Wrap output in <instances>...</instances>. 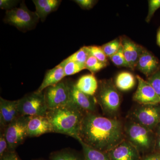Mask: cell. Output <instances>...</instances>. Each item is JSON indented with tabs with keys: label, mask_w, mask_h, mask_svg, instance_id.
Masks as SVG:
<instances>
[{
	"label": "cell",
	"mask_w": 160,
	"mask_h": 160,
	"mask_svg": "<svg viewBox=\"0 0 160 160\" xmlns=\"http://www.w3.org/2000/svg\"><path fill=\"white\" fill-rule=\"evenodd\" d=\"M109 58L112 62L117 67H126V68L130 69V66L124 56L122 44H121V46L117 52Z\"/></svg>",
	"instance_id": "cell-26"
},
{
	"label": "cell",
	"mask_w": 160,
	"mask_h": 160,
	"mask_svg": "<svg viewBox=\"0 0 160 160\" xmlns=\"http://www.w3.org/2000/svg\"><path fill=\"white\" fill-rule=\"evenodd\" d=\"M94 96L104 114L110 118L117 114L121 105L122 97L112 80L100 81Z\"/></svg>",
	"instance_id": "cell-3"
},
{
	"label": "cell",
	"mask_w": 160,
	"mask_h": 160,
	"mask_svg": "<svg viewBox=\"0 0 160 160\" xmlns=\"http://www.w3.org/2000/svg\"><path fill=\"white\" fill-rule=\"evenodd\" d=\"M30 117L20 116L4 128L8 143L7 151H15L28 138L27 124Z\"/></svg>",
	"instance_id": "cell-7"
},
{
	"label": "cell",
	"mask_w": 160,
	"mask_h": 160,
	"mask_svg": "<svg viewBox=\"0 0 160 160\" xmlns=\"http://www.w3.org/2000/svg\"><path fill=\"white\" fill-rule=\"evenodd\" d=\"M138 87L133 94V100L141 105L160 104V97L147 81L136 76Z\"/></svg>",
	"instance_id": "cell-10"
},
{
	"label": "cell",
	"mask_w": 160,
	"mask_h": 160,
	"mask_svg": "<svg viewBox=\"0 0 160 160\" xmlns=\"http://www.w3.org/2000/svg\"><path fill=\"white\" fill-rule=\"evenodd\" d=\"M90 55L87 46H85L80 48L78 50L66 59L69 61H74L80 64L85 65L87 59Z\"/></svg>",
	"instance_id": "cell-24"
},
{
	"label": "cell",
	"mask_w": 160,
	"mask_h": 160,
	"mask_svg": "<svg viewBox=\"0 0 160 160\" xmlns=\"http://www.w3.org/2000/svg\"><path fill=\"white\" fill-rule=\"evenodd\" d=\"M157 44L160 47V26L158 29L157 33Z\"/></svg>",
	"instance_id": "cell-38"
},
{
	"label": "cell",
	"mask_w": 160,
	"mask_h": 160,
	"mask_svg": "<svg viewBox=\"0 0 160 160\" xmlns=\"http://www.w3.org/2000/svg\"></svg>",
	"instance_id": "cell-40"
},
{
	"label": "cell",
	"mask_w": 160,
	"mask_h": 160,
	"mask_svg": "<svg viewBox=\"0 0 160 160\" xmlns=\"http://www.w3.org/2000/svg\"><path fill=\"white\" fill-rule=\"evenodd\" d=\"M75 84L79 90L90 96L95 95L98 87V82L92 73L82 76Z\"/></svg>",
	"instance_id": "cell-18"
},
{
	"label": "cell",
	"mask_w": 160,
	"mask_h": 160,
	"mask_svg": "<svg viewBox=\"0 0 160 160\" xmlns=\"http://www.w3.org/2000/svg\"><path fill=\"white\" fill-rule=\"evenodd\" d=\"M157 134L158 136H160V123L157 127Z\"/></svg>",
	"instance_id": "cell-39"
},
{
	"label": "cell",
	"mask_w": 160,
	"mask_h": 160,
	"mask_svg": "<svg viewBox=\"0 0 160 160\" xmlns=\"http://www.w3.org/2000/svg\"><path fill=\"white\" fill-rule=\"evenodd\" d=\"M20 117L18 109V100L9 101L0 98V126L6 128Z\"/></svg>",
	"instance_id": "cell-14"
},
{
	"label": "cell",
	"mask_w": 160,
	"mask_h": 160,
	"mask_svg": "<svg viewBox=\"0 0 160 160\" xmlns=\"http://www.w3.org/2000/svg\"><path fill=\"white\" fill-rule=\"evenodd\" d=\"M50 160H85L78 152L72 149H64L54 152L50 155Z\"/></svg>",
	"instance_id": "cell-21"
},
{
	"label": "cell",
	"mask_w": 160,
	"mask_h": 160,
	"mask_svg": "<svg viewBox=\"0 0 160 160\" xmlns=\"http://www.w3.org/2000/svg\"><path fill=\"white\" fill-rule=\"evenodd\" d=\"M71 102L84 113L96 112L97 100L94 96L84 93L77 88L75 84L71 83Z\"/></svg>",
	"instance_id": "cell-11"
},
{
	"label": "cell",
	"mask_w": 160,
	"mask_h": 160,
	"mask_svg": "<svg viewBox=\"0 0 160 160\" xmlns=\"http://www.w3.org/2000/svg\"><path fill=\"white\" fill-rule=\"evenodd\" d=\"M61 2L62 1L58 0H53V2L46 6L39 15L38 16L40 19L42 21H45L48 15L52 12L55 11L58 9Z\"/></svg>",
	"instance_id": "cell-28"
},
{
	"label": "cell",
	"mask_w": 160,
	"mask_h": 160,
	"mask_svg": "<svg viewBox=\"0 0 160 160\" xmlns=\"http://www.w3.org/2000/svg\"><path fill=\"white\" fill-rule=\"evenodd\" d=\"M121 45V39L119 38L104 44L101 47L106 56L110 58L117 52Z\"/></svg>",
	"instance_id": "cell-25"
},
{
	"label": "cell",
	"mask_w": 160,
	"mask_h": 160,
	"mask_svg": "<svg viewBox=\"0 0 160 160\" xmlns=\"http://www.w3.org/2000/svg\"><path fill=\"white\" fill-rule=\"evenodd\" d=\"M85 114L70 102L66 106L48 109L46 117L53 132L66 135L77 140Z\"/></svg>",
	"instance_id": "cell-2"
},
{
	"label": "cell",
	"mask_w": 160,
	"mask_h": 160,
	"mask_svg": "<svg viewBox=\"0 0 160 160\" xmlns=\"http://www.w3.org/2000/svg\"><path fill=\"white\" fill-rule=\"evenodd\" d=\"M64 68L65 76L72 75L86 69L85 65L66 59L61 63Z\"/></svg>",
	"instance_id": "cell-22"
},
{
	"label": "cell",
	"mask_w": 160,
	"mask_h": 160,
	"mask_svg": "<svg viewBox=\"0 0 160 160\" xmlns=\"http://www.w3.org/2000/svg\"><path fill=\"white\" fill-rule=\"evenodd\" d=\"M19 2L17 0H0V8L6 11L11 10L16 8Z\"/></svg>",
	"instance_id": "cell-33"
},
{
	"label": "cell",
	"mask_w": 160,
	"mask_h": 160,
	"mask_svg": "<svg viewBox=\"0 0 160 160\" xmlns=\"http://www.w3.org/2000/svg\"><path fill=\"white\" fill-rule=\"evenodd\" d=\"M82 147L85 160H110L107 152L95 149L83 142L79 138L77 140Z\"/></svg>",
	"instance_id": "cell-20"
},
{
	"label": "cell",
	"mask_w": 160,
	"mask_h": 160,
	"mask_svg": "<svg viewBox=\"0 0 160 160\" xmlns=\"http://www.w3.org/2000/svg\"><path fill=\"white\" fill-rule=\"evenodd\" d=\"M1 160H22L18 155L16 151H7L0 158Z\"/></svg>",
	"instance_id": "cell-35"
},
{
	"label": "cell",
	"mask_w": 160,
	"mask_h": 160,
	"mask_svg": "<svg viewBox=\"0 0 160 160\" xmlns=\"http://www.w3.org/2000/svg\"><path fill=\"white\" fill-rule=\"evenodd\" d=\"M132 121L153 130L160 123V104L141 105L132 111Z\"/></svg>",
	"instance_id": "cell-9"
},
{
	"label": "cell",
	"mask_w": 160,
	"mask_h": 160,
	"mask_svg": "<svg viewBox=\"0 0 160 160\" xmlns=\"http://www.w3.org/2000/svg\"><path fill=\"white\" fill-rule=\"evenodd\" d=\"M142 160H160V153L156 152L150 153L143 158Z\"/></svg>",
	"instance_id": "cell-36"
},
{
	"label": "cell",
	"mask_w": 160,
	"mask_h": 160,
	"mask_svg": "<svg viewBox=\"0 0 160 160\" xmlns=\"http://www.w3.org/2000/svg\"><path fill=\"white\" fill-rule=\"evenodd\" d=\"M124 130L126 140L139 152L145 153L154 149L156 138L153 130L132 121L126 123Z\"/></svg>",
	"instance_id": "cell-4"
},
{
	"label": "cell",
	"mask_w": 160,
	"mask_h": 160,
	"mask_svg": "<svg viewBox=\"0 0 160 160\" xmlns=\"http://www.w3.org/2000/svg\"><path fill=\"white\" fill-rule=\"evenodd\" d=\"M81 8L84 9H90L94 6L97 2L93 0H76L74 1Z\"/></svg>",
	"instance_id": "cell-34"
},
{
	"label": "cell",
	"mask_w": 160,
	"mask_h": 160,
	"mask_svg": "<svg viewBox=\"0 0 160 160\" xmlns=\"http://www.w3.org/2000/svg\"><path fill=\"white\" fill-rule=\"evenodd\" d=\"M40 18L36 12L30 11L22 1L18 8L6 11L4 21L15 26L20 31L25 32L34 29Z\"/></svg>",
	"instance_id": "cell-5"
},
{
	"label": "cell",
	"mask_w": 160,
	"mask_h": 160,
	"mask_svg": "<svg viewBox=\"0 0 160 160\" xmlns=\"http://www.w3.org/2000/svg\"><path fill=\"white\" fill-rule=\"evenodd\" d=\"M53 0H34L32 1L36 7L37 14L39 15L43 9L53 2Z\"/></svg>",
	"instance_id": "cell-32"
},
{
	"label": "cell",
	"mask_w": 160,
	"mask_h": 160,
	"mask_svg": "<svg viewBox=\"0 0 160 160\" xmlns=\"http://www.w3.org/2000/svg\"><path fill=\"white\" fill-rule=\"evenodd\" d=\"M124 127L120 120L96 112L85 113L79 138L95 149L107 152L124 141Z\"/></svg>",
	"instance_id": "cell-1"
},
{
	"label": "cell",
	"mask_w": 160,
	"mask_h": 160,
	"mask_svg": "<svg viewBox=\"0 0 160 160\" xmlns=\"http://www.w3.org/2000/svg\"><path fill=\"white\" fill-rule=\"evenodd\" d=\"M49 132H53L49 120L46 116L30 117L27 124L28 138L37 137Z\"/></svg>",
	"instance_id": "cell-16"
},
{
	"label": "cell",
	"mask_w": 160,
	"mask_h": 160,
	"mask_svg": "<svg viewBox=\"0 0 160 160\" xmlns=\"http://www.w3.org/2000/svg\"><path fill=\"white\" fill-rule=\"evenodd\" d=\"M89 54L96 58L101 62L108 65V58L106 56L101 46H87Z\"/></svg>",
	"instance_id": "cell-27"
},
{
	"label": "cell",
	"mask_w": 160,
	"mask_h": 160,
	"mask_svg": "<svg viewBox=\"0 0 160 160\" xmlns=\"http://www.w3.org/2000/svg\"><path fill=\"white\" fill-rule=\"evenodd\" d=\"M65 77L64 68L60 63L52 69L47 71L42 82L37 91L42 92L49 86H55L59 83Z\"/></svg>",
	"instance_id": "cell-17"
},
{
	"label": "cell",
	"mask_w": 160,
	"mask_h": 160,
	"mask_svg": "<svg viewBox=\"0 0 160 160\" xmlns=\"http://www.w3.org/2000/svg\"><path fill=\"white\" fill-rule=\"evenodd\" d=\"M71 83L62 81L45 89L44 95L48 109L66 106L70 103Z\"/></svg>",
	"instance_id": "cell-8"
},
{
	"label": "cell",
	"mask_w": 160,
	"mask_h": 160,
	"mask_svg": "<svg viewBox=\"0 0 160 160\" xmlns=\"http://www.w3.org/2000/svg\"><path fill=\"white\" fill-rule=\"evenodd\" d=\"M147 81L151 85L156 92L160 97V69L148 78Z\"/></svg>",
	"instance_id": "cell-29"
},
{
	"label": "cell",
	"mask_w": 160,
	"mask_h": 160,
	"mask_svg": "<svg viewBox=\"0 0 160 160\" xmlns=\"http://www.w3.org/2000/svg\"><path fill=\"white\" fill-rule=\"evenodd\" d=\"M108 64L103 63L92 56L90 55L85 63L86 69L89 70L92 74L96 73L105 68Z\"/></svg>",
	"instance_id": "cell-23"
},
{
	"label": "cell",
	"mask_w": 160,
	"mask_h": 160,
	"mask_svg": "<svg viewBox=\"0 0 160 160\" xmlns=\"http://www.w3.org/2000/svg\"><path fill=\"white\" fill-rule=\"evenodd\" d=\"M20 116H46L48 108L44 91H35L18 100Z\"/></svg>",
	"instance_id": "cell-6"
},
{
	"label": "cell",
	"mask_w": 160,
	"mask_h": 160,
	"mask_svg": "<svg viewBox=\"0 0 160 160\" xmlns=\"http://www.w3.org/2000/svg\"><path fill=\"white\" fill-rule=\"evenodd\" d=\"M154 149H156L157 152L160 153V136H158L156 138Z\"/></svg>",
	"instance_id": "cell-37"
},
{
	"label": "cell",
	"mask_w": 160,
	"mask_h": 160,
	"mask_svg": "<svg viewBox=\"0 0 160 160\" xmlns=\"http://www.w3.org/2000/svg\"><path fill=\"white\" fill-rule=\"evenodd\" d=\"M136 69L149 78L160 70L159 60L146 49L139 59Z\"/></svg>",
	"instance_id": "cell-15"
},
{
	"label": "cell",
	"mask_w": 160,
	"mask_h": 160,
	"mask_svg": "<svg viewBox=\"0 0 160 160\" xmlns=\"http://www.w3.org/2000/svg\"><path fill=\"white\" fill-rule=\"evenodd\" d=\"M149 9L148 14L146 19V21L149 23L151 21L155 12L160 8V0H149Z\"/></svg>",
	"instance_id": "cell-30"
},
{
	"label": "cell",
	"mask_w": 160,
	"mask_h": 160,
	"mask_svg": "<svg viewBox=\"0 0 160 160\" xmlns=\"http://www.w3.org/2000/svg\"><path fill=\"white\" fill-rule=\"evenodd\" d=\"M121 44L125 58L132 70L136 69L138 61L145 48L135 43L127 37H121Z\"/></svg>",
	"instance_id": "cell-12"
},
{
	"label": "cell",
	"mask_w": 160,
	"mask_h": 160,
	"mask_svg": "<svg viewBox=\"0 0 160 160\" xmlns=\"http://www.w3.org/2000/svg\"><path fill=\"white\" fill-rule=\"evenodd\" d=\"M110 160H139L140 152L125 139L107 152Z\"/></svg>",
	"instance_id": "cell-13"
},
{
	"label": "cell",
	"mask_w": 160,
	"mask_h": 160,
	"mask_svg": "<svg viewBox=\"0 0 160 160\" xmlns=\"http://www.w3.org/2000/svg\"><path fill=\"white\" fill-rule=\"evenodd\" d=\"M8 150V143L5 136L4 129L1 128L0 131V158L2 157Z\"/></svg>",
	"instance_id": "cell-31"
},
{
	"label": "cell",
	"mask_w": 160,
	"mask_h": 160,
	"mask_svg": "<svg viewBox=\"0 0 160 160\" xmlns=\"http://www.w3.org/2000/svg\"><path fill=\"white\" fill-rule=\"evenodd\" d=\"M136 78L129 72H122L118 75L115 81L116 87L120 91L126 92L131 90L135 86Z\"/></svg>",
	"instance_id": "cell-19"
}]
</instances>
